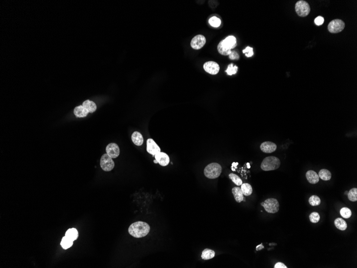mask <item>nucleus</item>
<instances>
[{"mask_svg": "<svg viewBox=\"0 0 357 268\" xmlns=\"http://www.w3.org/2000/svg\"><path fill=\"white\" fill-rule=\"evenodd\" d=\"M229 177L230 178V180H232L233 182L237 185V186H241L242 184H243L242 180H241V178L235 174H229Z\"/></svg>", "mask_w": 357, "mask_h": 268, "instance_id": "obj_26", "label": "nucleus"}, {"mask_svg": "<svg viewBox=\"0 0 357 268\" xmlns=\"http://www.w3.org/2000/svg\"><path fill=\"white\" fill-rule=\"evenodd\" d=\"M89 112L86 110L85 108L83 105H79L76 107L74 109V114L77 117L82 118L85 117L87 116Z\"/></svg>", "mask_w": 357, "mask_h": 268, "instance_id": "obj_18", "label": "nucleus"}, {"mask_svg": "<svg viewBox=\"0 0 357 268\" xmlns=\"http://www.w3.org/2000/svg\"><path fill=\"white\" fill-rule=\"evenodd\" d=\"M100 166L103 170L107 172L110 171L114 168V162L107 154H104L101 158Z\"/></svg>", "mask_w": 357, "mask_h": 268, "instance_id": "obj_6", "label": "nucleus"}, {"mask_svg": "<svg viewBox=\"0 0 357 268\" xmlns=\"http://www.w3.org/2000/svg\"><path fill=\"white\" fill-rule=\"evenodd\" d=\"M147 150L149 154L155 156L161 152L160 147L152 139H148L147 141Z\"/></svg>", "mask_w": 357, "mask_h": 268, "instance_id": "obj_10", "label": "nucleus"}, {"mask_svg": "<svg viewBox=\"0 0 357 268\" xmlns=\"http://www.w3.org/2000/svg\"><path fill=\"white\" fill-rule=\"evenodd\" d=\"M306 177L309 183L312 184H316L319 181V175L317 173L313 170H309L306 174Z\"/></svg>", "mask_w": 357, "mask_h": 268, "instance_id": "obj_15", "label": "nucleus"}, {"mask_svg": "<svg viewBox=\"0 0 357 268\" xmlns=\"http://www.w3.org/2000/svg\"><path fill=\"white\" fill-rule=\"evenodd\" d=\"M308 202L312 206H318L321 203V200L318 196H312L310 197Z\"/></svg>", "mask_w": 357, "mask_h": 268, "instance_id": "obj_28", "label": "nucleus"}, {"mask_svg": "<svg viewBox=\"0 0 357 268\" xmlns=\"http://www.w3.org/2000/svg\"><path fill=\"white\" fill-rule=\"evenodd\" d=\"M203 68L207 72L212 75L217 74L220 70L219 64L213 61L206 62L203 65Z\"/></svg>", "mask_w": 357, "mask_h": 268, "instance_id": "obj_9", "label": "nucleus"}, {"mask_svg": "<svg viewBox=\"0 0 357 268\" xmlns=\"http://www.w3.org/2000/svg\"><path fill=\"white\" fill-rule=\"evenodd\" d=\"M281 162L276 156H268L263 160L261 164V169L265 171L275 170L279 168Z\"/></svg>", "mask_w": 357, "mask_h": 268, "instance_id": "obj_2", "label": "nucleus"}, {"mask_svg": "<svg viewBox=\"0 0 357 268\" xmlns=\"http://www.w3.org/2000/svg\"><path fill=\"white\" fill-rule=\"evenodd\" d=\"M218 51L219 53L220 54L224 55V56L229 55L231 52H232L231 50L226 49L223 47V46H222L221 41L220 42L219 44V45L218 46Z\"/></svg>", "mask_w": 357, "mask_h": 268, "instance_id": "obj_30", "label": "nucleus"}, {"mask_svg": "<svg viewBox=\"0 0 357 268\" xmlns=\"http://www.w3.org/2000/svg\"><path fill=\"white\" fill-rule=\"evenodd\" d=\"M232 193L234 199L238 203H240L244 200V195L241 188L239 187H234L232 189Z\"/></svg>", "mask_w": 357, "mask_h": 268, "instance_id": "obj_17", "label": "nucleus"}, {"mask_svg": "<svg viewBox=\"0 0 357 268\" xmlns=\"http://www.w3.org/2000/svg\"><path fill=\"white\" fill-rule=\"evenodd\" d=\"M206 43V39L203 35H197L193 38L191 41V47L194 49H201Z\"/></svg>", "mask_w": 357, "mask_h": 268, "instance_id": "obj_8", "label": "nucleus"}, {"mask_svg": "<svg viewBox=\"0 0 357 268\" xmlns=\"http://www.w3.org/2000/svg\"><path fill=\"white\" fill-rule=\"evenodd\" d=\"M222 172V168L219 164L212 163L205 167L204 174L208 179H216L219 177Z\"/></svg>", "mask_w": 357, "mask_h": 268, "instance_id": "obj_3", "label": "nucleus"}, {"mask_svg": "<svg viewBox=\"0 0 357 268\" xmlns=\"http://www.w3.org/2000/svg\"><path fill=\"white\" fill-rule=\"evenodd\" d=\"M155 159L157 161L158 163L160 164V165L163 166V167L167 166L170 162V159L169 155L165 153L161 152L157 154H156V155L155 156Z\"/></svg>", "mask_w": 357, "mask_h": 268, "instance_id": "obj_14", "label": "nucleus"}, {"mask_svg": "<svg viewBox=\"0 0 357 268\" xmlns=\"http://www.w3.org/2000/svg\"><path fill=\"white\" fill-rule=\"evenodd\" d=\"M132 140L135 145L140 146L143 143L144 139L142 135L138 131H135L132 134Z\"/></svg>", "mask_w": 357, "mask_h": 268, "instance_id": "obj_16", "label": "nucleus"}, {"mask_svg": "<svg viewBox=\"0 0 357 268\" xmlns=\"http://www.w3.org/2000/svg\"><path fill=\"white\" fill-rule=\"evenodd\" d=\"M82 105L88 112L91 113L94 112L97 109L96 104L94 102L89 100H86L85 101L83 102Z\"/></svg>", "mask_w": 357, "mask_h": 268, "instance_id": "obj_19", "label": "nucleus"}, {"mask_svg": "<svg viewBox=\"0 0 357 268\" xmlns=\"http://www.w3.org/2000/svg\"><path fill=\"white\" fill-rule=\"evenodd\" d=\"M340 214L344 218H349L351 216L352 212L350 209L346 207H344L341 209L340 210Z\"/></svg>", "mask_w": 357, "mask_h": 268, "instance_id": "obj_29", "label": "nucleus"}, {"mask_svg": "<svg viewBox=\"0 0 357 268\" xmlns=\"http://www.w3.org/2000/svg\"><path fill=\"white\" fill-rule=\"evenodd\" d=\"M243 53H244L245 56H247V57H251L254 55L253 48L250 47H247L244 50H243Z\"/></svg>", "mask_w": 357, "mask_h": 268, "instance_id": "obj_34", "label": "nucleus"}, {"mask_svg": "<svg viewBox=\"0 0 357 268\" xmlns=\"http://www.w3.org/2000/svg\"><path fill=\"white\" fill-rule=\"evenodd\" d=\"M274 268H287L286 265H284L282 262H277L274 265Z\"/></svg>", "mask_w": 357, "mask_h": 268, "instance_id": "obj_37", "label": "nucleus"}, {"mask_svg": "<svg viewBox=\"0 0 357 268\" xmlns=\"http://www.w3.org/2000/svg\"><path fill=\"white\" fill-rule=\"evenodd\" d=\"M66 236L73 241L76 240L78 237V231L75 228H70L66 232Z\"/></svg>", "mask_w": 357, "mask_h": 268, "instance_id": "obj_23", "label": "nucleus"}, {"mask_svg": "<svg viewBox=\"0 0 357 268\" xmlns=\"http://www.w3.org/2000/svg\"><path fill=\"white\" fill-rule=\"evenodd\" d=\"M221 42L223 47L228 50L233 49L237 46L236 39L235 36L233 35H230L227 37L225 39L221 41Z\"/></svg>", "mask_w": 357, "mask_h": 268, "instance_id": "obj_12", "label": "nucleus"}, {"mask_svg": "<svg viewBox=\"0 0 357 268\" xmlns=\"http://www.w3.org/2000/svg\"><path fill=\"white\" fill-rule=\"evenodd\" d=\"M150 228L148 223L138 221L133 223L129 228V233L133 237L136 238L144 237L150 232Z\"/></svg>", "mask_w": 357, "mask_h": 268, "instance_id": "obj_1", "label": "nucleus"}, {"mask_svg": "<svg viewBox=\"0 0 357 268\" xmlns=\"http://www.w3.org/2000/svg\"><path fill=\"white\" fill-rule=\"evenodd\" d=\"M296 13L299 16L306 17L310 13L311 11L310 5L305 1H299L295 5Z\"/></svg>", "mask_w": 357, "mask_h": 268, "instance_id": "obj_5", "label": "nucleus"}, {"mask_svg": "<svg viewBox=\"0 0 357 268\" xmlns=\"http://www.w3.org/2000/svg\"><path fill=\"white\" fill-rule=\"evenodd\" d=\"M348 199L350 201H352V202H355L357 201V188H353V189H351L350 191L349 192L348 194Z\"/></svg>", "mask_w": 357, "mask_h": 268, "instance_id": "obj_27", "label": "nucleus"}, {"mask_svg": "<svg viewBox=\"0 0 357 268\" xmlns=\"http://www.w3.org/2000/svg\"><path fill=\"white\" fill-rule=\"evenodd\" d=\"M154 163H156V164H157V163H158V162H157V160H156V159L154 160Z\"/></svg>", "mask_w": 357, "mask_h": 268, "instance_id": "obj_40", "label": "nucleus"}, {"mask_svg": "<svg viewBox=\"0 0 357 268\" xmlns=\"http://www.w3.org/2000/svg\"><path fill=\"white\" fill-rule=\"evenodd\" d=\"M229 58H230V60H239V55L237 51H232L230 55H229Z\"/></svg>", "mask_w": 357, "mask_h": 268, "instance_id": "obj_35", "label": "nucleus"}, {"mask_svg": "<svg viewBox=\"0 0 357 268\" xmlns=\"http://www.w3.org/2000/svg\"><path fill=\"white\" fill-rule=\"evenodd\" d=\"M106 152L112 158H115L119 155V147L116 143H109L106 147Z\"/></svg>", "mask_w": 357, "mask_h": 268, "instance_id": "obj_11", "label": "nucleus"}, {"mask_svg": "<svg viewBox=\"0 0 357 268\" xmlns=\"http://www.w3.org/2000/svg\"><path fill=\"white\" fill-rule=\"evenodd\" d=\"M209 24L214 27H218L221 25V20L217 17H212L209 19Z\"/></svg>", "mask_w": 357, "mask_h": 268, "instance_id": "obj_31", "label": "nucleus"}, {"mask_svg": "<svg viewBox=\"0 0 357 268\" xmlns=\"http://www.w3.org/2000/svg\"><path fill=\"white\" fill-rule=\"evenodd\" d=\"M238 70V67L236 65H234L233 64H230L228 66V68L226 70L227 73L229 76H232L233 74H235L237 73Z\"/></svg>", "mask_w": 357, "mask_h": 268, "instance_id": "obj_32", "label": "nucleus"}, {"mask_svg": "<svg viewBox=\"0 0 357 268\" xmlns=\"http://www.w3.org/2000/svg\"><path fill=\"white\" fill-rule=\"evenodd\" d=\"M320 219V216L317 212H313L310 214V220L312 223H317L319 222Z\"/></svg>", "mask_w": 357, "mask_h": 268, "instance_id": "obj_33", "label": "nucleus"}, {"mask_svg": "<svg viewBox=\"0 0 357 268\" xmlns=\"http://www.w3.org/2000/svg\"><path fill=\"white\" fill-rule=\"evenodd\" d=\"M315 24L318 26L321 25L324 23V18L323 17L318 16L314 20Z\"/></svg>", "mask_w": 357, "mask_h": 268, "instance_id": "obj_36", "label": "nucleus"}, {"mask_svg": "<svg viewBox=\"0 0 357 268\" xmlns=\"http://www.w3.org/2000/svg\"><path fill=\"white\" fill-rule=\"evenodd\" d=\"M238 164H239V163H238V162H237V163H235V162H233L232 164V167H231L232 170L234 167H235V168H236V166H237Z\"/></svg>", "mask_w": 357, "mask_h": 268, "instance_id": "obj_39", "label": "nucleus"}, {"mask_svg": "<svg viewBox=\"0 0 357 268\" xmlns=\"http://www.w3.org/2000/svg\"><path fill=\"white\" fill-rule=\"evenodd\" d=\"M334 224L337 228L341 231H345L347 228L346 222L341 218H336L334 221Z\"/></svg>", "mask_w": 357, "mask_h": 268, "instance_id": "obj_22", "label": "nucleus"}, {"mask_svg": "<svg viewBox=\"0 0 357 268\" xmlns=\"http://www.w3.org/2000/svg\"><path fill=\"white\" fill-rule=\"evenodd\" d=\"M260 149L265 153H272L277 149V146L274 142H264L260 146Z\"/></svg>", "mask_w": 357, "mask_h": 268, "instance_id": "obj_13", "label": "nucleus"}, {"mask_svg": "<svg viewBox=\"0 0 357 268\" xmlns=\"http://www.w3.org/2000/svg\"><path fill=\"white\" fill-rule=\"evenodd\" d=\"M345 27L344 22L340 19H334L328 24V29L332 33L341 32Z\"/></svg>", "mask_w": 357, "mask_h": 268, "instance_id": "obj_7", "label": "nucleus"}, {"mask_svg": "<svg viewBox=\"0 0 357 268\" xmlns=\"http://www.w3.org/2000/svg\"><path fill=\"white\" fill-rule=\"evenodd\" d=\"M247 165H248V168H250V165H249V163H248V164H247Z\"/></svg>", "mask_w": 357, "mask_h": 268, "instance_id": "obj_41", "label": "nucleus"}, {"mask_svg": "<svg viewBox=\"0 0 357 268\" xmlns=\"http://www.w3.org/2000/svg\"><path fill=\"white\" fill-rule=\"evenodd\" d=\"M319 177L321 180L324 181H328L331 179L332 178V174L327 169H321L319 171Z\"/></svg>", "mask_w": 357, "mask_h": 268, "instance_id": "obj_21", "label": "nucleus"}, {"mask_svg": "<svg viewBox=\"0 0 357 268\" xmlns=\"http://www.w3.org/2000/svg\"><path fill=\"white\" fill-rule=\"evenodd\" d=\"M241 189L244 196H249L252 193V186L248 183L242 184Z\"/></svg>", "mask_w": 357, "mask_h": 268, "instance_id": "obj_24", "label": "nucleus"}, {"mask_svg": "<svg viewBox=\"0 0 357 268\" xmlns=\"http://www.w3.org/2000/svg\"><path fill=\"white\" fill-rule=\"evenodd\" d=\"M261 205L268 213L274 214L278 212L279 210V203L277 200L274 198L267 199L264 202H261Z\"/></svg>", "mask_w": 357, "mask_h": 268, "instance_id": "obj_4", "label": "nucleus"}, {"mask_svg": "<svg viewBox=\"0 0 357 268\" xmlns=\"http://www.w3.org/2000/svg\"><path fill=\"white\" fill-rule=\"evenodd\" d=\"M263 248H264V246H263L262 244H260V245H258V246H257L256 249H257V250H260L261 249H263Z\"/></svg>", "mask_w": 357, "mask_h": 268, "instance_id": "obj_38", "label": "nucleus"}, {"mask_svg": "<svg viewBox=\"0 0 357 268\" xmlns=\"http://www.w3.org/2000/svg\"><path fill=\"white\" fill-rule=\"evenodd\" d=\"M73 244V241L71 240V239H69L67 237L65 236L62 239V241L60 243V245L62 247V248L66 249L68 248L71 247Z\"/></svg>", "mask_w": 357, "mask_h": 268, "instance_id": "obj_25", "label": "nucleus"}, {"mask_svg": "<svg viewBox=\"0 0 357 268\" xmlns=\"http://www.w3.org/2000/svg\"><path fill=\"white\" fill-rule=\"evenodd\" d=\"M214 256H215V252L214 250L208 248H206L202 252L201 257L203 260H208L213 259Z\"/></svg>", "mask_w": 357, "mask_h": 268, "instance_id": "obj_20", "label": "nucleus"}]
</instances>
